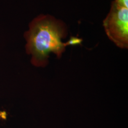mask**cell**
<instances>
[{
	"label": "cell",
	"mask_w": 128,
	"mask_h": 128,
	"mask_svg": "<svg viewBox=\"0 0 128 128\" xmlns=\"http://www.w3.org/2000/svg\"><path fill=\"white\" fill-rule=\"evenodd\" d=\"M66 35L65 24L52 16L40 15L33 19L29 24V29L24 33L26 50L31 55L32 65L44 67L48 65L50 53L60 58L66 46L82 42L81 39L72 38L67 42H63L62 39Z\"/></svg>",
	"instance_id": "cell-1"
},
{
	"label": "cell",
	"mask_w": 128,
	"mask_h": 128,
	"mask_svg": "<svg viewBox=\"0 0 128 128\" xmlns=\"http://www.w3.org/2000/svg\"><path fill=\"white\" fill-rule=\"evenodd\" d=\"M106 33L111 41L122 49L128 47V10L114 2L103 23Z\"/></svg>",
	"instance_id": "cell-2"
},
{
	"label": "cell",
	"mask_w": 128,
	"mask_h": 128,
	"mask_svg": "<svg viewBox=\"0 0 128 128\" xmlns=\"http://www.w3.org/2000/svg\"><path fill=\"white\" fill-rule=\"evenodd\" d=\"M114 2L118 6L128 8V0H115Z\"/></svg>",
	"instance_id": "cell-3"
}]
</instances>
